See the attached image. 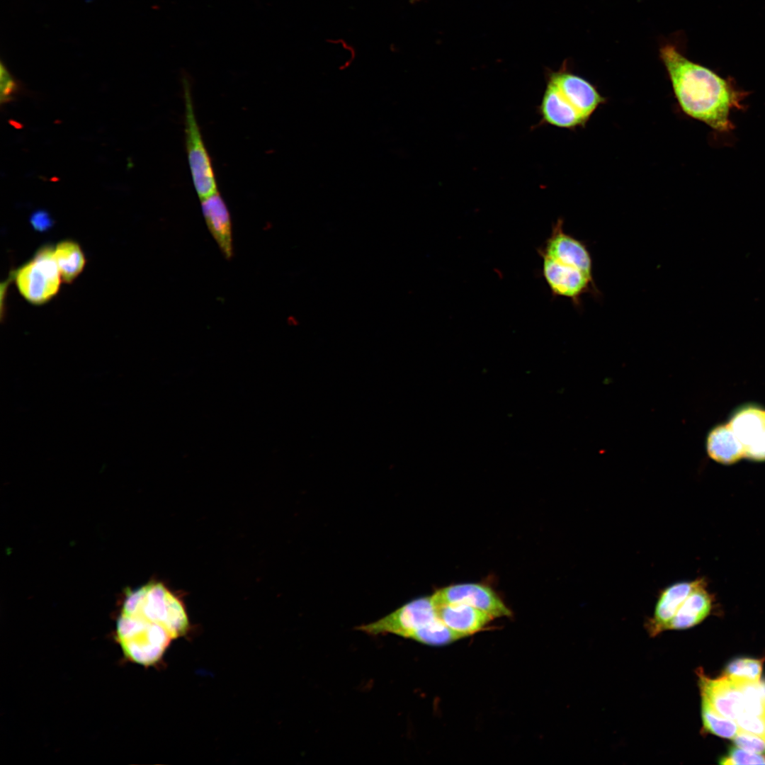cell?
Returning a JSON list of instances; mask_svg holds the SVG:
<instances>
[{
    "mask_svg": "<svg viewBox=\"0 0 765 765\" xmlns=\"http://www.w3.org/2000/svg\"><path fill=\"white\" fill-rule=\"evenodd\" d=\"M701 715L705 730L724 738H734L740 730L733 720L717 713L704 700L701 701Z\"/></svg>",
    "mask_w": 765,
    "mask_h": 765,
    "instance_id": "obj_19",
    "label": "cell"
},
{
    "mask_svg": "<svg viewBox=\"0 0 765 765\" xmlns=\"http://www.w3.org/2000/svg\"><path fill=\"white\" fill-rule=\"evenodd\" d=\"M431 596L413 600L385 617L358 627L369 635L391 633L409 638L417 630L437 619Z\"/></svg>",
    "mask_w": 765,
    "mask_h": 765,
    "instance_id": "obj_6",
    "label": "cell"
},
{
    "mask_svg": "<svg viewBox=\"0 0 765 765\" xmlns=\"http://www.w3.org/2000/svg\"><path fill=\"white\" fill-rule=\"evenodd\" d=\"M735 721L741 731L765 738V717L742 713Z\"/></svg>",
    "mask_w": 765,
    "mask_h": 765,
    "instance_id": "obj_24",
    "label": "cell"
},
{
    "mask_svg": "<svg viewBox=\"0 0 765 765\" xmlns=\"http://www.w3.org/2000/svg\"><path fill=\"white\" fill-rule=\"evenodd\" d=\"M606 98L584 78L566 69L551 72L539 106L542 120L565 129L584 128Z\"/></svg>",
    "mask_w": 765,
    "mask_h": 765,
    "instance_id": "obj_3",
    "label": "cell"
},
{
    "mask_svg": "<svg viewBox=\"0 0 765 765\" xmlns=\"http://www.w3.org/2000/svg\"><path fill=\"white\" fill-rule=\"evenodd\" d=\"M540 256L543 277L554 296L566 298L574 307L579 308L583 295L590 293L595 298L601 295L593 276L546 256Z\"/></svg>",
    "mask_w": 765,
    "mask_h": 765,
    "instance_id": "obj_7",
    "label": "cell"
},
{
    "mask_svg": "<svg viewBox=\"0 0 765 765\" xmlns=\"http://www.w3.org/2000/svg\"><path fill=\"white\" fill-rule=\"evenodd\" d=\"M21 296L29 303L42 305L58 293L62 281L54 256V246L45 244L33 257L12 272Z\"/></svg>",
    "mask_w": 765,
    "mask_h": 765,
    "instance_id": "obj_4",
    "label": "cell"
},
{
    "mask_svg": "<svg viewBox=\"0 0 765 765\" xmlns=\"http://www.w3.org/2000/svg\"><path fill=\"white\" fill-rule=\"evenodd\" d=\"M763 663L764 659L737 658L726 666L724 675L735 679L759 682Z\"/></svg>",
    "mask_w": 765,
    "mask_h": 765,
    "instance_id": "obj_20",
    "label": "cell"
},
{
    "mask_svg": "<svg viewBox=\"0 0 765 765\" xmlns=\"http://www.w3.org/2000/svg\"><path fill=\"white\" fill-rule=\"evenodd\" d=\"M465 637L437 618L415 631L410 639L427 645L443 646Z\"/></svg>",
    "mask_w": 765,
    "mask_h": 765,
    "instance_id": "obj_18",
    "label": "cell"
},
{
    "mask_svg": "<svg viewBox=\"0 0 765 765\" xmlns=\"http://www.w3.org/2000/svg\"><path fill=\"white\" fill-rule=\"evenodd\" d=\"M0 78V102L4 104L13 100L17 93L18 85L3 63H1Z\"/></svg>",
    "mask_w": 765,
    "mask_h": 765,
    "instance_id": "obj_25",
    "label": "cell"
},
{
    "mask_svg": "<svg viewBox=\"0 0 765 765\" xmlns=\"http://www.w3.org/2000/svg\"><path fill=\"white\" fill-rule=\"evenodd\" d=\"M764 761V757L760 754L734 747L730 750L727 756L721 759L720 763L727 765H742L762 764Z\"/></svg>",
    "mask_w": 765,
    "mask_h": 765,
    "instance_id": "obj_22",
    "label": "cell"
},
{
    "mask_svg": "<svg viewBox=\"0 0 765 765\" xmlns=\"http://www.w3.org/2000/svg\"><path fill=\"white\" fill-rule=\"evenodd\" d=\"M435 606L463 604L478 608L493 618L510 616L511 611L489 587L480 584H460L436 591L431 596Z\"/></svg>",
    "mask_w": 765,
    "mask_h": 765,
    "instance_id": "obj_8",
    "label": "cell"
},
{
    "mask_svg": "<svg viewBox=\"0 0 765 765\" xmlns=\"http://www.w3.org/2000/svg\"><path fill=\"white\" fill-rule=\"evenodd\" d=\"M188 621L181 602L162 584L152 583L127 594L116 635L126 657L152 665L171 640L183 635Z\"/></svg>",
    "mask_w": 765,
    "mask_h": 765,
    "instance_id": "obj_1",
    "label": "cell"
},
{
    "mask_svg": "<svg viewBox=\"0 0 765 765\" xmlns=\"http://www.w3.org/2000/svg\"><path fill=\"white\" fill-rule=\"evenodd\" d=\"M735 680L738 681L743 693V713L765 717V695L761 691L759 682Z\"/></svg>",
    "mask_w": 765,
    "mask_h": 765,
    "instance_id": "obj_21",
    "label": "cell"
},
{
    "mask_svg": "<svg viewBox=\"0 0 765 765\" xmlns=\"http://www.w3.org/2000/svg\"><path fill=\"white\" fill-rule=\"evenodd\" d=\"M54 256L65 283H72L86 266V260L81 246L72 239L59 242L54 246Z\"/></svg>",
    "mask_w": 765,
    "mask_h": 765,
    "instance_id": "obj_17",
    "label": "cell"
},
{
    "mask_svg": "<svg viewBox=\"0 0 765 765\" xmlns=\"http://www.w3.org/2000/svg\"><path fill=\"white\" fill-rule=\"evenodd\" d=\"M742 444L744 457L765 460V410L748 407L738 411L729 423Z\"/></svg>",
    "mask_w": 765,
    "mask_h": 765,
    "instance_id": "obj_11",
    "label": "cell"
},
{
    "mask_svg": "<svg viewBox=\"0 0 765 765\" xmlns=\"http://www.w3.org/2000/svg\"><path fill=\"white\" fill-rule=\"evenodd\" d=\"M759 687H760L761 691L765 695V679L762 680V681H759Z\"/></svg>",
    "mask_w": 765,
    "mask_h": 765,
    "instance_id": "obj_27",
    "label": "cell"
},
{
    "mask_svg": "<svg viewBox=\"0 0 765 765\" xmlns=\"http://www.w3.org/2000/svg\"><path fill=\"white\" fill-rule=\"evenodd\" d=\"M30 223L35 230L43 232L53 226L54 220L47 210L39 209L31 214Z\"/></svg>",
    "mask_w": 765,
    "mask_h": 765,
    "instance_id": "obj_26",
    "label": "cell"
},
{
    "mask_svg": "<svg viewBox=\"0 0 765 765\" xmlns=\"http://www.w3.org/2000/svg\"><path fill=\"white\" fill-rule=\"evenodd\" d=\"M764 759H765V757H764ZM764 764H765V761H764Z\"/></svg>",
    "mask_w": 765,
    "mask_h": 765,
    "instance_id": "obj_29",
    "label": "cell"
},
{
    "mask_svg": "<svg viewBox=\"0 0 765 765\" xmlns=\"http://www.w3.org/2000/svg\"><path fill=\"white\" fill-rule=\"evenodd\" d=\"M184 132L188 160L196 191L200 200L217 193L210 157L198 124L190 84L183 79Z\"/></svg>",
    "mask_w": 765,
    "mask_h": 765,
    "instance_id": "obj_5",
    "label": "cell"
},
{
    "mask_svg": "<svg viewBox=\"0 0 765 765\" xmlns=\"http://www.w3.org/2000/svg\"><path fill=\"white\" fill-rule=\"evenodd\" d=\"M712 598L703 579H698L691 591L681 601L667 630L692 628L702 622L710 613Z\"/></svg>",
    "mask_w": 765,
    "mask_h": 765,
    "instance_id": "obj_12",
    "label": "cell"
},
{
    "mask_svg": "<svg viewBox=\"0 0 765 765\" xmlns=\"http://www.w3.org/2000/svg\"><path fill=\"white\" fill-rule=\"evenodd\" d=\"M706 448L709 456L723 464L739 460L744 452L729 424L718 426L708 434Z\"/></svg>",
    "mask_w": 765,
    "mask_h": 765,
    "instance_id": "obj_16",
    "label": "cell"
},
{
    "mask_svg": "<svg viewBox=\"0 0 765 765\" xmlns=\"http://www.w3.org/2000/svg\"><path fill=\"white\" fill-rule=\"evenodd\" d=\"M659 57L681 111L716 132H730L735 127L730 113L744 108L748 93L730 79L689 60L674 45L662 46Z\"/></svg>",
    "mask_w": 765,
    "mask_h": 765,
    "instance_id": "obj_2",
    "label": "cell"
},
{
    "mask_svg": "<svg viewBox=\"0 0 765 765\" xmlns=\"http://www.w3.org/2000/svg\"><path fill=\"white\" fill-rule=\"evenodd\" d=\"M409 1H410L411 3H414V2L417 1H419V0H409Z\"/></svg>",
    "mask_w": 765,
    "mask_h": 765,
    "instance_id": "obj_28",
    "label": "cell"
},
{
    "mask_svg": "<svg viewBox=\"0 0 765 765\" xmlns=\"http://www.w3.org/2000/svg\"><path fill=\"white\" fill-rule=\"evenodd\" d=\"M208 227L227 259L232 255V224L229 210L219 193L201 200Z\"/></svg>",
    "mask_w": 765,
    "mask_h": 765,
    "instance_id": "obj_15",
    "label": "cell"
},
{
    "mask_svg": "<svg viewBox=\"0 0 765 765\" xmlns=\"http://www.w3.org/2000/svg\"><path fill=\"white\" fill-rule=\"evenodd\" d=\"M701 698L722 717L736 720L744 712L743 693L738 681L723 675L708 677L702 669L697 672Z\"/></svg>",
    "mask_w": 765,
    "mask_h": 765,
    "instance_id": "obj_9",
    "label": "cell"
},
{
    "mask_svg": "<svg viewBox=\"0 0 765 765\" xmlns=\"http://www.w3.org/2000/svg\"><path fill=\"white\" fill-rule=\"evenodd\" d=\"M697 580L674 583L660 592L653 614L645 623L646 630L651 637L667 630L681 601L694 588Z\"/></svg>",
    "mask_w": 765,
    "mask_h": 765,
    "instance_id": "obj_13",
    "label": "cell"
},
{
    "mask_svg": "<svg viewBox=\"0 0 765 765\" xmlns=\"http://www.w3.org/2000/svg\"><path fill=\"white\" fill-rule=\"evenodd\" d=\"M538 253L593 276V261L587 245L565 232L562 218L553 225L549 237Z\"/></svg>",
    "mask_w": 765,
    "mask_h": 765,
    "instance_id": "obj_10",
    "label": "cell"
},
{
    "mask_svg": "<svg viewBox=\"0 0 765 765\" xmlns=\"http://www.w3.org/2000/svg\"><path fill=\"white\" fill-rule=\"evenodd\" d=\"M733 740L741 749L758 754L765 753V738L761 736L740 730Z\"/></svg>",
    "mask_w": 765,
    "mask_h": 765,
    "instance_id": "obj_23",
    "label": "cell"
},
{
    "mask_svg": "<svg viewBox=\"0 0 765 765\" xmlns=\"http://www.w3.org/2000/svg\"><path fill=\"white\" fill-rule=\"evenodd\" d=\"M435 607L439 620L465 636L482 630L493 618L478 608L463 604H447Z\"/></svg>",
    "mask_w": 765,
    "mask_h": 765,
    "instance_id": "obj_14",
    "label": "cell"
}]
</instances>
